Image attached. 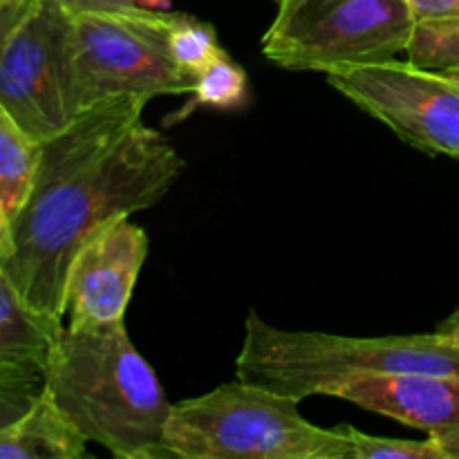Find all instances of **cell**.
Here are the masks:
<instances>
[{
	"instance_id": "obj_2",
	"label": "cell",
	"mask_w": 459,
	"mask_h": 459,
	"mask_svg": "<svg viewBox=\"0 0 459 459\" xmlns=\"http://www.w3.org/2000/svg\"><path fill=\"white\" fill-rule=\"evenodd\" d=\"M45 390L88 442L119 459H169L164 429L173 403L126 321L65 327L43 370Z\"/></svg>"
},
{
	"instance_id": "obj_12",
	"label": "cell",
	"mask_w": 459,
	"mask_h": 459,
	"mask_svg": "<svg viewBox=\"0 0 459 459\" xmlns=\"http://www.w3.org/2000/svg\"><path fill=\"white\" fill-rule=\"evenodd\" d=\"M63 330L61 318L48 316L27 303L0 263V361L45 370Z\"/></svg>"
},
{
	"instance_id": "obj_18",
	"label": "cell",
	"mask_w": 459,
	"mask_h": 459,
	"mask_svg": "<svg viewBox=\"0 0 459 459\" xmlns=\"http://www.w3.org/2000/svg\"><path fill=\"white\" fill-rule=\"evenodd\" d=\"M343 439L350 446L352 459H442L439 446L433 437L424 439H394V437H377L357 430L354 426H336Z\"/></svg>"
},
{
	"instance_id": "obj_5",
	"label": "cell",
	"mask_w": 459,
	"mask_h": 459,
	"mask_svg": "<svg viewBox=\"0 0 459 459\" xmlns=\"http://www.w3.org/2000/svg\"><path fill=\"white\" fill-rule=\"evenodd\" d=\"M263 54L294 72L357 70L406 54L417 27L408 0H278Z\"/></svg>"
},
{
	"instance_id": "obj_8",
	"label": "cell",
	"mask_w": 459,
	"mask_h": 459,
	"mask_svg": "<svg viewBox=\"0 0 459 459\" xmlns=\"http://www.w3.org/2000/svg\"><path fill=\"white\" fill-rule=\"evenodd\" d=\"M327 83L402 142L459 160V81L408 61L327 74Z\"/></svg>"
},
{
	"instance_id": "obj_21",
	"label": "cell",
	"mask_w": 459,
	"mask_h": 459,
	"mask_svg": "<svg viewBox=\"0 0 459 459\" xmlns=\"http://www.w3.org/2000/svg\"><path fill=\"white\" fill-rule=\"evenodd\" d=\"M70 9H117V7H151L164 9L166 0H65Z\"/></svg>"
},
{
	"instance_id": "obj_4",
	"label": "cell",
	"mask_w": 459,
	"mask_h": 459,
	"mask_svg": "<svg viewBox=\"0 0 459 459\" xmlns=\"http://www.w3.org/2000/svg\"><path fill=\"white\" fill-rule=\"evenodd\" d=\"M299 399L231 381L173 403L164 429L169 459H352L336 429L305 420Z\"/></svg>"
},
{
	"instance_id": "obj_15",
	"label": "cell",
	"mask_w": 459,
	"mask_h": 459,
	"mask_svg": "<svg viewBox=\"0 0 459 459\" xmlns=\"http://www.w3.org/2000/svg\"><path fill=\"white\" fill-rule=\"evenodd\" d=\"M169 52L182 72L195 79L206 65L220 58L224 48L213 25L188 13H175L169 25Z\"/></svg>"
},
{
	"instance_id": "obj_14",
	"label": "cell",
	"mask_w": 459,
	"mask_h": 459,
	"mask_svg": "<svg viewBox=\"0 0 459 459\" xmlns=\"http://www.w3.org/2000/svg\"><path fill=\"white\" fill-rule=\"evenodd\" d=\"M249 79L242 65H238L229 54L215 58L195 76L191 90V101L175 115L173 121H182L197 108H215V110H233L247 103Z\"/></svg>"
},
{
	"instance_id": "obj_23",
	"label": "cell",
	"mask_w": 459,
	"mask_h": 459,
	"mask_svg": "<svg viewBox=\"0 0 459 459\" xmlns=\"http://www.w3.org/2000/svg\"><path fill=\"white\" fill-rule=\"evenodd\" d=\"M9 249H12V218L0 204V260L9 254Z\"/></svg>"
},
{
	"instance_id": "obj_7",
	"label": "cell",
	"mask_w": 459,
	"mask_h": 459,
	"mask_svg": "<svg viewBox=\"0 0 459 459\" xmlns=\"http://www.w3.org/2000/svg\"><path fill=\"white\" fill-rule=\"evenodd\" d=\"M0 108L39 142L83 112L74 63V27L65 0H39L0 54Z\"/></svg>"
},
{
	"instance_id": "obj_3",
	"label": "cell",
	"mask_w": 459,
	"mask_h": 459,
	"mask_svg": "<svg viewBox=\"0 0 459 459\" xmlns=\"http://www.w3.org/2000/svg\"><path fill=\"white\" fill-rule=\"evenodd\" d=\"M385 372L459 375V348L435 334L357 339L327 332H291L255 312L245 323L236 379L294 397L334 394L345 381Z\"/></svg>"
},
{
	"instance_id": "obj_13",
	"label": "cell",
	"mask_w": 459,
	"mask_h": 459,
	"mask_svg": "<svg viewBox=\"0 0 459 459\" xmlns=\"http://www.w3.org/2000/svg\"><path fill=\"white\" fill-rule=\"evenodd\" d=\"M39 161V139L0 108V204L12 220L30 195Z\"/></svg>"
},
{
	"instance_id": "obj_26",
	"label": "cell",
	"mask_w": 459,
	"mask_h": 459,
	"mask_svg": "<svg viewBox=\"0 0 459 459\" xmlns=\"http://www.w3.org/2000/svg\"><path fill=\"white\" fill-rule=\"evenodd\" d=\"M276 3H278V0H276Z\"/></svg>"
},
{
	"instance_id": "obj_11",
	"label": "cell",
	"mask_w": 459,
	"mask_h": 459,
	"mask_svg": "<svg viewBox=\"0 0 459 459\" xmlns=\"http://www.w3.org/2000/svg\"><path fill=\"white\" fill-rule=\"evenodd\" d=\"M88 439L61 412L45 390L34 406L0 429V459H81Z\"/></svg>"
},
{
	"instance_id": "obj_17",
	"label": "cell",
	"mask_w": 459,
	"mask_h": 459,
	"mask_svg": "<svg viewBox=\"0 0 459 459\" xmlns=\"http://www.w3.org/2000/svg\"><path fill=\"white\" fill-rule=\"evenodd\" d=\"M45 385L43 370L25 363L0 361V429L25 415Z\"/></svg>"
},
{
	"instance_id": "obj_9",
	"label": "cell",
	"mask_w": 459,
	"mask_h": 459,
	"mask_svg": "<svg viewBox=\"0 0 459 459\" xmlns=\"http://www.w3.org/2000/svg\"><path fill=\"white\" fill-rule=\"evenodd\" d=\"M148 255V233L128 218L99 229L74 255L65 285V316L74 330L121 323Z\"/></svg>"
},
{
	"instance_id": "obj_25",
	"label": "cell",
	"mask_w": 459,
	"mask_h": 459,
	"mask_svg": "<svg viewBox=\"0 0 459 459\" xmlns=\"http://www.w3.org/2000/svg\"><path fill=\"white\" fill-rule=\"evenodd\" d=\"M442 72H444V74L451 76V79L459 81V65H457V67H451V70H442Z\"/></svg>"
},
{
	"instance_id": "obj_16",
	"label": "cell",
	"mask_w": 459,
	"mask_h": 459,
	"mask_svg": "<svg viewBox=\"0 0 459 459\" xmlns=\"http://www.w3.org/2000/svg\"><path fill=\"white\" fill-rule=\"evenodd\" d=\"M406 61L424 70H451L459 65V16L420 21L406 49Z\"/></svg>"
},
{
	"instance_id": "obj_24",
	"label": "cell",
	"mask_w": 459,
	"mask_h": 459,
	"mask_svg": "<svg viewBox=\"0 0 459 459\" xmlns=\"http://www.w3.org/2000/svg\"><path fill=\"white\" fill-rule=\"evenodd\" d=\"M437 332L444 336V339H448L451 343H455L459 348V309L451 318H446V321L437 327Z\"/></svg>"
},
{
	"instance_id": "obj_1",
	"label": "cell",
	"mask_w": 459,
	"mask_h": 459,
	"mask_svg": "<svg viewBox=\"0 0 459 459\" xmlns=\"http://www.w3.org/2000/svg\"><path fill=\"white\" fill-rule=\"evenodd\" d=\"M146 103L106 99L40 142L34 184L0 263L48 316H65L67 276L81 247L106 224L157 204L182 175L178 148L142 121Z\"/></svg>"
},
{
	"instance_id": "obj_10",
	"label": "cell",
	"mask_w": 459,
	"mask_h": 459,
	"mask_svg": "<svg viewBox=\"0 0 459 459\" xmlns=\"http://www.w3.org/2000/svg\"><path fill=\"white\" fill-rule=\"evenodd\" d=\"M332 397L439 437L459 430V375L385 372L345 381Z\"/></svg>"
},
{
	"instance_id": "obj_6",
	"label": "cell",
	"mask_w": 459,
	"mask_h": 459,
	"mask_svg": "<svg viewBox=\"0 0 459 459\" xmlns=\"http://www.w3.org/2000/svg\"><path fill=\"white\" fill-rule=\"evenodd\" d=\"M170 16L151 7L72 9L83 110L115 97L151 101L160 94H191L195 79L169 52Z\"/></svg>"
},
{
	"instance_id": "obj_22",
	"label": "cell",
	"mask_w": 459,
	"mask_h": 459,
	"mask_svg": "<svg viewBox=\"0 0 459 459\" xmlns=\"http://www.w3.org/2000/svg\"><path fill=\"white\" fill-rule=\"evenodd\" d=\"M433 439L439 446L442 459H459V430L448 435H439V437H433Z\"/></svg>"
},
{
	"instance_id": "obj_20",
	"label": "cell",
	"mask_w": 459,
	"mask_h": 459,
	"mask_svg": "<svg viewBox=\"0 0 459 459\" xmlns=\"http://www.w3.org/2000/svg\"><path fill=\"white\" fill-rule=\"evenodd\" d=\"M417 21L459 16V0H408Z\"/></svg>"
},
{
	"instance_id": "obj_19",
	"label": "cell",
	"mask_w": 459,
	"mask_h": 459,
	"mask_svg": "<svg viewBox=\"0 0 459 459\" xmlns=\"http://www.w3.org/2000/svg\"><path fill=\"white\" fill-rule=\"evenodd\" d=\"M36 4L39 0H0V54Z\"/></svg>"
}]
</instances>
